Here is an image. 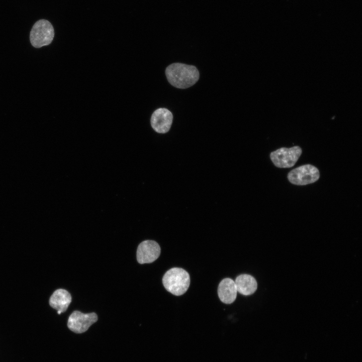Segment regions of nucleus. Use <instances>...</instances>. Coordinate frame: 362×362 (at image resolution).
Returning <instances> with one entry per match:
<instances>
[{
  "label": "nucleus",
  "instance_id": "1",
  "mask_svg": "<svg viewBox=\"0 0 362 362\" xmlns=\"http://www.w3.org/2000/svg\"><path fill=\"white\" fill-rule=\"evenodd\" d=\"M165 74L168 82L178 88H187L196 83L199 78L197 67L180 63H174L168 66Z\"/></svg>",
  "mask_w": 362,
  "mask_h": 362
},
{
  "label": "nucleus",
  "instance_id": "2",
  "mask_svg": "<svg viewBox=\"0 0 362 362\" xmlns=\"http://www.w3.org/2000/svg\"><path fill=\"white\" fill-rule=\"evenodd\" d=\"M162 283L165 289L175 296L184 294L190 284L189 273L179 267H173L167 270L162 278Z\"/></svg>",
  "mask_w": 362,
  "mask_h": 362
},
{
  "label": "nucleus",
  "instance_id": "3",
  "mask_svg": "<svg viewBox=\"0 0 362 362\" xmlns=\"http://www.w3.org/2000/svg\"><path fill=\"white\" fill-rule=\"evenodd\" d=\"M54 36V31L52 24L47 20H40L33 26L30 40L33 47L39 48L50 44Z\"/></svg>",
  "mask_w": 362,
  "mask_h": 362
},
{
  "label": "nucleus",
  "instance_id": "4",
  "mask_svg": "<svg viewBox=\"0 0 362 362\" xmlns=\"http://www.w3.org/2000/svg\"><path fill=\"white\" fill-rule=\"evenodd\" d=\"M320 177L318 169L311 164H305L291 170L288 174V179L292 184L304 186L314 183Z\"/></svg>",
  "mask_w": 362,
  "mask_h": 362
},
{
  "label": "nucleus",
  "instance_id": "5",
  "mask_svg": "<svg viewBox=\"0 0 362 362\" xmlns=\"http://www.w3.org/2000/svg\"><path fill=\"white\" fill-rule=\"evenodd\" d=\"M302 152V149L299 146H294L289 148L282 147L272 152L270 158L274 164L278 167L290 168L295 164Z\"/></svg>",
  "mask_w": 362,
  "mask_h": 362
},
{
  "label": "nucleus",
  "instance_id": "6",
  "mask_svg": "<svg viewBox=\"0 0 362 362\" xmlns=\"http://www.w3.org/2000/svg\"><path fill=\"white\" fill-rule=\"evenodd\" d=\"M97 320L98 316L94 312L84 314L74 311L68 318L67 326L72 331L81 333L86 331Z\"/></svg>",
  "mask_w": 362,
  "mask_h": 362
},
{
  "label": "nucleus",
  "instance_id": "7",
  "mask_svg": "<svg viewBox=\"0 0 362 362\" xmlns=\"http://www.w3.org/2000/svg\"><path fill=\"white\" fill-rule=\"evenodd\" d=\"M160 254V247L156 241L145 240L138 246L137 260L140 264L151 263L158 258Z\"/></svg>",
  "mask_w": 362,
  "mask_h": 362
},
{
  "label": "nucleus",
  "instance_id": "8",
  "mask_svg": "<svg viewBox=\"0 0 362 362\" xmlns=\"http://www.w3.org/2000/svg\"><path fill=\"white\" fill-rule=\"evenodd\" d=\"M172 119L173 116L170 111L165 108H159L151 116V125L156 132L165 133L169 130Z\"/></svg>",
  "mask_w": 362,
  "mask_h": 362
},
{
  "label": "nucleus",
  "instance_id": "9",
  "mask_svg": "<svg viewBox=\"0 0 362 362\" xmlns=\"http://www.w3.org/2000/svg\"><path fill=\"white\" fill-rule=\"evenodd\" d=\"M237 289L235 282L230 278L222 280L219 284L218 295L220 300L224 303H233L237 296Z\"/></svg>",
  "mask_w": 362,
  "mask_h": 362
},
{
  "label": "nucleus",
  "instance_id": "10",
  "mask_svg": "<svg viewBox=\"0 0 362 362\" xmlns=\"http://www.w3.org/2000/svg\"><path fill=\"white\" fill-rule=\"evenodd\" d=\"M71 301L70 294L65 290H56L51 295L49 299V304L51 307L57 310L58 314L65 312Z\"/></svg>",
  "mask_w": 362,
  "mask_h": 362
},
{
  "label": "nucleus",
  "instance_id": "11",
  "mask_svg": "<svg viewBox=\"0 0 362 362\" xmlns=\"http://www.w3.org/2000/svg\"><path fill=\"white\" fill-rule=\"evenodd\" d=\"M235 284L237 291L243 295H250L256 290L257 284L255 279L247 274H242L235 279Z\"/></svg>",
  "mask_w": 362,
  "mask_h": 362
}]
</instances>
